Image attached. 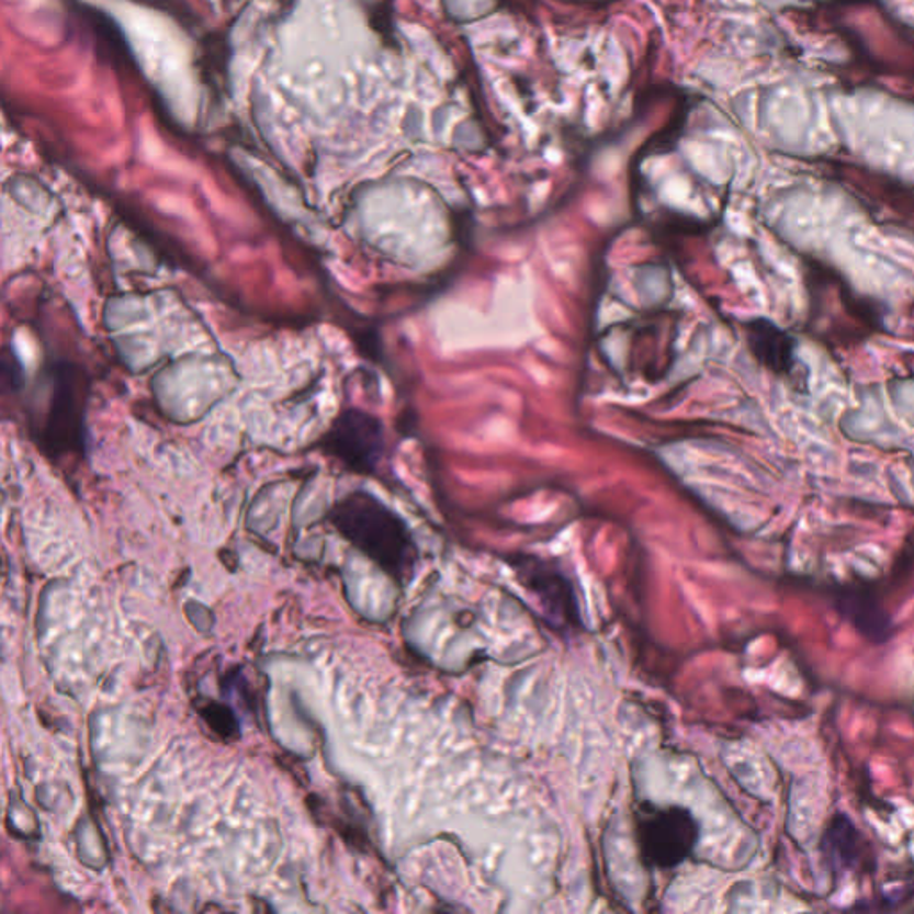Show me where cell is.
Listing matches in <instances>:
<instances>
[{
    "mask_svg": "<svg viewBox=\"0 0 914 914\" xmlns=\"http://www.w3.org/2000/svg\"><path fill=\"white\" fill-rule=\"evenodd\" d=\"M318 449L349 472L372 475L386 455V429L372 413L347 407L321 436Z\"/></svg>",
    "mask_w": 914,
    "mask_h": 914,
    "instance_id": "obj_4",
    "label": "cell"
},
{
    "mask_svg": "<svg viewBox=\"0 0 914 914\" xmlns=\"http://www.w3.org/2000/svg\"><path fill=\"white\" fill-rule=\"evenodd\" d=\"M506 561L518 583L537 597L552 628L565 632H579L585 628L574 580L557 561L529 554L509 555Z\"/></svg>",
    "mask_w": 914,
    "mask_h": 914,
    "instance_id": "obj_5",
    "label": "cell"
},
{
    "mask_svg": "<svg viewBox=\"0 0 914 914\" xmlns=\"http://www.w3.org/2000/svg\"><path fill=\"white\" fill-rule=\"evenodd\" d=\"M329 520L398 586L411 583L420 549L406 520L381 498L364 489L352 492L330 509Z\"/></svg>",
    "mask_w": 914,
    "mask_h": 914,
    "instance_id": "obj_1",
    "label": "cell"
},
{
    "mask_svg": "<svg viewBox=\"0 0 914 914\" xmlns=\"http://www.w3.org/2000/svg\"><path fill=\"white\" fill-rule=\"evenodd\" d=\"M2 383H4V386L15 390V392L24 386L22 363L11 349H5L4 354H2Z\"/></svg>",
    "mask_w": 914,
    "mask_h": 914,
    "instance_id": "obj_9",
    "label": "cell"
},
{
    "mask_svg": "<svg viewBox=\"0 0 914 914\" xmlns=\"http://www.w3.org/2000/svg\"><path fill=\"white\" fill-rule=\"evenodd\" d=\"M747 341L752 354L756 356L759 363L776 372L790 369V350L786 346L788 338L770 321L763 318L748 321Z\"/></svg>",
    "mask_w": 914,
    "mask_h": 914,
    "instance_id": "obj_8",
    "label": "cell"
},
{
    "mask_svg": "<svg viewBox=\"0 0 914 914\" xmlns=\"http://www.w3.org/2000/svg\"><path fill=\"white\" fill-rule=\"evenodd\" d=\"M820 854L828 876L836 884L848 871L861 870L871 862V845L847 813H834L820 839Z\"/></svg>",
    "mask_w": 914,
    "mask_h": 914,
    "instance_id": "obj_6",
    "label": "cell"
},
{
    "mask_svg": "<svg viewBox=\"0 0 914 914\" xmlns=\"http://www.w3.org/2000/svg\"><path fill=\"white\" fill-rule=\"evenodd\" d=\"M88 395L87 370L70 361L53 364L50 397L38 432L48 455L63 458L87 449Z\"/></svg>",
    "mask_w": 914,
    "mask_h": 914,
    "instance_id": "obj_2",
    "label": "cell"
},
{
    "mask_svg": "<svg viewBox=\"0 0 914 914\" xmlns=\"http://www.w3.org/2000/svg\"><path fill=\"white\" fill-rule=\"evenodd\" d=\"M838 609L862 636L877 645L888 642L895 632L890 614L871 597L870 591L843 588L838 595Z\"/></svg>",
    "mask_w": 914,
    "mask_h": 914,
    "instance_id": "obj_7",
    "label": "cell"
},
{
    "mask_svg": "<svg viewBox=\"0 0 914 914\" xmlns=\"http://www.w3.org/2000/svg\"><path fill=\"white\" fill-rule=\"evenodd\" d=\"M637 856L648 870H674L691 857L700 838L699 820L682 805L640 802L634 811Z\"/></svg>",
    "mask_w": 914,
    "mask_h": 914,
    "instance_id": "obj_3",
    "label": "cell"
}]
</instances>
